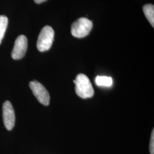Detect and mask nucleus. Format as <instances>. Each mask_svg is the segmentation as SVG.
Returning a JSON list of instances; mask_svg holds the SVG:
<instances>
[{"instance_id":"1","label":"nucleus","mask_w":154,"mask_h":154,"mask_svg":"<svg viewBox=\"0 0 154 154\" xmlns=\"http://www.w3.org/2000/svg\"><path fill=\"white\" fill-rule=\"evenodd\" d=\"M75 85V92L79 97L86 99L91 98L94 95L93 86L89 78L83 74H79L77 75L75 80H74Z\"/></svg>"},{"instance_id":"2","label":"nucleus","mask_w":154,"mask_h":154,"mask_svg":"<svg viewBox=\"0 0 154 154\" xmlns=\"http://www.w3.org/2000/svg\"><path fill=\"white\" fill-rule=\"evenodd\" d=\"M93 22L85 17H81L73 22L71 28L72 35L81 38L86 37L93 28Z\"/></svg>"},{"instance_id":"3","label":"nucleus","mask_w":154,"mask_h":154,"mask_svg":"<svg viewBox=\"0 0 154 154\" xmlns=\"http://www.w3.org/2000/svg\"><path fill=\"white\" fill-rule=\"evenodd\" d=\"M54 31L50 26H45L39 34L37 47L39 51L43 52L49 50L54 41Z\"/></svg>"},{"instance_id":"4","label":"nucleus","mask_w":154,"mask_h":154,"mask_svg":"<svg viewBox=\"0 0 154 154\" xmlns=\"http://www.w3.org/2000/svg\"><path fill=\"white\" fill-rule=\"evenodd\" d=\"M29 86L33 94L39 102L45 106H48L50 103V95L46 88L37 81L29 83Z\"/></svg>"},{"instance_id":"5","label":"nucleus","mask_w":154,"mask_h":154,"mask_svg":"<svg viewBox=\"0 0 154 154\" xmlns=\"http://www.w3.org/2000/svg\"><path fill=\"white\" fill-rule=\"evenodd\" d=\"M28 49V39L24 35L18 36L15 41L11 52V57L14 60H20L26 54Z\"/></svg>"},{"instance_id":"6","label":"nucleus","mask_w":154,"mask_h":154,"mask_svg":"<svg viewBox=\"0 0 154 154\" xmlns=\"http://www.w3.org/2000/svg\"><path fill=\"white\" fill-rule=\"evenodd\" d=\"M2 116L4 123L7 130H11L15 125V112L11 103L6 100L2 106Z\"/></svg>"},{"instance_id":"7","label":"nucleus","mask_w":154,"mask_h":154,"mask_svg":"<svg viewBox=\"0 0 154 154\" xmlns=\"http://www.w3.org/2000/svg\"><path fill=\"white\" fill-rule=\"evenodd\" d=\"M143 12L150 24L154 26V6L152 4H146L143 6Z\"/></svg>"},{"instance_id":"8","label":"nucleus","mask_w":154,"mask_h":154,"mask_svg":"<svg viewBox=\"0 0 154 154\" xmlns=\"http://www.w3.org/2000/svg\"><path fill=\"white\" fill-rule=\"evenodd\" d=\"M96 85L99 86L110 87L112 84L111 77L107 76H97L95 78Z\"/></svg>"},{"instance_id":"9","label":"nucleus","mask_w":154,"mask_h":154,"mask_svg":"<svg viewBox=\"0 0 154 154\" xmlns=\"http://www.w3.org/2000/svg\"><path fill=\"white\" fill-rule=\"evenodd\" d=\"M8 19L5 16H0V44L4 38L8 26Z\"/></svg>"},{"instance_id":"10","label":"nucleus","mask_w":154,"mask_h":154,"mask_svg":"<svg viewBox=\"0 0 154 154\" xmlns=\"http://www.w3.org/2000/svg\"><path fill=\"white\" fill-rule=\"evenodd\" d=\"M149 151L150 154H154V130H152L151 134V137L149 143Z\"/></svg>"},{"instance_id":"11","label":"nucleus","mask_w":154,"mask_h":154,"mask_svg":"<svg viewBox=\"0 0 154 154\" xmlns=\"http://www.w3.org/2000/svg\"><path fill=\"white\" fill-rule=\"evenodd\" d=\"M34 2H35V3H37V4H41V3H42V2H44L46 1L47 0H34Z\"/></svg>"}]
</instances>
